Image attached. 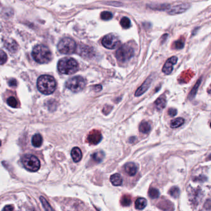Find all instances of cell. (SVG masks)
Wrapping results in <instances>:
<instances>
[{
    "label": "cell",
    "instance_id": "ffe728a7",
    "mask_svg": "<svg viewBox=\"0 0 211 211\" xmlns=\"http://www.w3.org/2000/svg\"><path fill=\"white\" fill-rule=\"evenodd\" d=\"M147 205V201L143 198H139L135 201V208L138 210H143Z\"/></svg>",
    "mask_w": 211,
    "mask_h": 211
},
{
    "label": "cell",
    "instance_id": "9c48e42d",
    "mask_svg": "<svg viewBox=\"0 0 211 211\" xmlns=\"http://www.w3.org/2000/svg\"><path fill=\"white\" fill-rule=\"evenodd\" d=\"M102 140V135L100 130H93L88 134L87 141V142L93 145H96L99 143Z\"/></svg>",
    "mask_w": 211,
    "mask_h": 211
},
{
    "label": "cell",
    "instance_id": "f1b7e54d",
    "mask_svg": "<svg viewBox=\"0 0 211 211\" xmlns=\"http://www.w3.org/2000/svg\"><path fill=\"white\" fill-rule=\"evenodd\" d=\"M120 24L122 26V27L124 28V29H128L131 26V22L128 17H124L122 18V19L120 20Z\"/></svg>",
    "mask_w": 211,
    "mask_h": 211
},
{
    "label": "cell",
    "instance_id": "836d02e7",
    "mask_svg": "<svg viewBox=\"0 0 211 211\" xmlns=\"http://www.w3.org/2000/svg\"><path fill=\"white\" fill-rule=\"evenodd\" d=\"M184 47V41L181 39L175 41L173 44V48L176 49H181Z\"/></svg>",
    "mask_w": 211,
    "mask_h": 211
},
{
    "label": "cell",
    "instance_id": "d4e9b609",
    "mask_svg": "<svg viewBox=\"0 0 211 211\" xmlns=\"http://www.w3.org/2000/svg\"><path fill=\"white\" fill-rule=\"evenodd\" d=\"M201 83V79L199 78L198 80L197 81V82L196 83V84L195 85V86L193 87V88H192V90H191V91L189 94V99L190 100L193 99V98L195 97L196 93H197V91H198V88L199 87Z\"/></svg>",
    "mask_w": 211,
    "mask_h": 211
},
{
    "label": "cell",
    "instance_id": "8992f818",
    "mask_svg": "<svg viewBox=\"0 0 211 211\" xmlns=\"http://www.w3.org/2000/svg\"><path fill=\"white\" fill-rule=\"evenodd\" d=\"M76 43L73 39L64 38L60 40L58 45L59 53L63 54H71L76 51Z\"/></svg>",
    "mask_w": 211,
    "mask_h": 211
},
{
    "label": "cell",
    "instance_id": "30bf717a",
    "mask_svg": "<svg viewBox=\"0 0 211 211\" xmlns=\"http://www.w3.org/2000/svg\"><path fill=\"white\" fill-rule=\"evenodd\" d=\"M190 8V5L187 3H181L173 6L171 9H169L168 13L171 15L179 14L184 13L186 11Z\"/></svg>",
    "mask_w": 211,
    "mask_h": 211
},
{
    "label": "cell",
    "instance_id": "4dcf8cb0",
    "mask_svg": "<svg viewBox=\"0 0 211 211\" xmlns=\"http://www.w3.org/2000/svg\"><path fill=\"white\" fill-rule=\"evenodd\" d=\"M100 17L101 19L103 21H109L113 17V15L111 12L109 11H103L101 13Z\"/></svg>",
    "mask_w": 211,
    "mask_h": 211
},
{
    "label": "cell",
    "instance_id": "74e56055",
    "mask_svg": "<svg viewBox=\"0 0 211 211\" xmlns=\"http://www.w3.org/2000/svg\"><path fill=\"white\" fill-rule=\"evenodd\" d=\"M204 207L206 209L211 210V199H208L206 201V203H204Z\"/></svg>",
    "mask_w": 211,
    "mask_h": 211
},
{
    "label": "cell",
    "instance_id": "ab89813d",
    "mask_svg": "<svg viewBox=\"0 0 211 211\" xmlns=\"http://www.w3.org/2000/svg\"><path fill=\"white\" fill-rule=\"evenodd\" d=\"M98 88H101V85H96L95 88H96V90L97 91H99L100 90V89H98Z\"/></svg>",
    "mask_w": 211,
    "mask_h": 211
},
{
    "label": "cell",
    "instance_id": "5bb4252c",
    "mask_svg": "<svg viewBox=\"0 0 211 211\" xmlns=\"http://www.w3.org/2000/svg\"><path fill=\"white\" fill-rule=\"evenodd\" d=\"M151 82H152V79L149 77L146 80V81L142 84V86L138 88V90L135 93V95L136 96H139L143 95L144 92H146L148 90V89L149 88Z\"/></svg>",
    "mask_w": 211,
    "mask_h": 211
},
{
    "label": "cell",
    "instance_id": "277c9868",
    "mask_svg": "<svg viewBox=\"0 0 211 211\" xmlns=\"http://www.w3.org/2000/svg\"><path fill=\"white\" fill-rule=\"evenodd\" d=\"M21 162L26 170L30 172H36L40 169V162L36 156L32 154H26L21 159Z\"/></svg>",
    "mask_w": 211,
    "mask_h": 211
},
{
    "label": "cell",
    "instance_id": "6da1fadb",
    "mask_svg": "<svg viewBox=\"0 0 211 211\" xmlns=\"http://www.w3.org/2000/svg\"><path fill=\"white\" fill-rule=\"evenodd\" d=\"M38 90L46 95H49L54 92L56 89V82L54 77L48 75L40 76L37 80Z\"/></svg>",
    "mask_w": 211,
    "mask_h": 211
},
{
    "label": "cell",
    "instance_id": "83f0119b",
    "mask_svg": "<svg viewBox=\"0 0 211 211\" xmlns=\"http://www.w3.org/2000/svg\"><path fill=\"white\" fill-rule=\"evenodd\" d=\"M40 199L41 203L42 205H43V208H44V209L46 211H54V209L52 208H51V206H50V204L48 202V201H47L43 196H40Z\"/></svg>",
    "mask_w": 211,
    "mask_h": 211
},
{
    "label": "cell",
    "instance_id": "d6a6232c",
    "mask_svg": "<svg viewBox=\"0 0 211 211\" xmlns=\"http://www.w3.org/2000/svg\"><path fill=\"white\" fill-rule=\"evenodd\" d=\"M151 8L154 10H159V11H165L167 9H169L170 5L166 4H160V5H156L154 6H151Z\"/></svg>",
    "mask_w": 211,
    "mask_h": 211
},
{
    "label": "cell",
    "instance_id": "52a82bcc",
    "mask_svg": "<svg viewBox=\"0 0 211 211\" xmlns=\"http://www.w3.org/2000/svg\"><path fill=\"white\" fill-rule=\"evenodd\" d=\"M86 85L85 79L80 76H76L69 78L65 83V86L73 92L77 93L82 91Z\"/></svg>",
    "mask_w": 211,
    "mask_h": 211
},
{
    "label": "cell",
    "instance_id": "7bdbcfd3",
    "mask_svg": "<svg viewBox=\"0 0 211 211\" xmlns=\"http://www.w3.org/2000/svg\"><path fill=\"white\" fill-rule=\"evenodd\" d=\"M210 128H211V122H210Z\"/></svg>",
    "mask_w": 211,
    "mask_h": 211
},
{
    "label": "cell",
    "instance_id": "e0dca14e",
    "mask_svg": "<svg viewBox=\"0 0 211 211\" xmlns=\"http://www.w3.org/2000/svg\"><path fill=\"white\" fill-rule=\"evenodd\" d=\"M79 53L82 56L88 57V56H92V54L93 53V50L91 48L88 46H80Z\"/></svg>",
    "mask_w": 211,
    "mask_h": 211
},
{
    "label": "cell",
    "instance_id": "603a6c76",
    "mask_svg": "<svg viewBox=\"0 0 211 211\" xmlns=\"http://www.w3.org/2000/svg\"><path fill=\"white\" fill-rule=\"evenodd\" d=\"M156 108L158 111L162 110L166 105V100L164 96H161L157 98L155 102Z\"/></svg>",
    "mask_w": 211,
    "mask_h": 211
},
{
    "label": "cell",
    "instance_id": "484cf974",
    "mask_svg": "<svg viewBox=\"0 0 211 211\" xmlns=\"http://www.w3.org/2000/svg\"><path fill=\"white\" fill-rule=\"evenodd\" d=\"M132 198L130 195H124L122 197L121 200H120V203L122 204V206H125V207H127V206H129L131 204H132Z\"/></svg>",
    "mask_w": 211,
    "mask_h": 211
},
{
    "label": "cell",
    "instance_id": "f546056e",
    "mask_svg": "<svg viewBox=\"0 0 211 211\" xmlns=\"http://www.w3.org/2000/svg\"><path fill=\"white\" fill-rule=\"evenodd\" d=\"M168 194L174 198H177L180 195V189L177 186H173L168 191Z\"/></svg>",
    "mask_w": 211,
    "mask_h": 211
},
{
    "label": "cell",
    "instance_id": "2e32d148",
    "mask_svg": "<svg viewBox=\"0 0 211 211\" xmlns=\"http://www.w3.org/2000/svg\"><path fill=\"white\" fill-rule=\"evenodd\" d=\"M4 46L8 50L10 51L12 53L16 52L18 49V45L16 41L13 40L11 41H6L4 42Z\"/></svg>",
    "mask_w": 211,
    "mask_h": 211
},
{
    "label": "cell",
    "instance_id": "4fadbf2b",
    "mask_svg": "<svg viewBox=\"0 0 211 211\" xmlns=\"http://www.w3.org/2000/svg\"><path fill=\"white\" fill-rule=\"evenodd\" d=\"M138 166L133 162H128L124 166V170L129 176H134L138 171Z\"/></svg>",
    "mask_w": 211,
    "mask_h": 211
},
{
    "label": "cell",
    "instance_id": "3957f363",
    "mask_svg": "<svg viewBox=\"0 0 211 211\" xmlns=\"http://www.w3.org/2000/svg\"><path fill=\"white\" fill-rule=\"evenodd\" d=\"M78 69V64L76 60L71 58H64L59 60L58 70L60 74L72 75Z\"/></svg>",
    "mask_w": 211,
    "mask_h": 211
},
{
    "label": "cell",
    "instance_id": "f35d334b",
    "mask_svg": "<svg viewBox=\"0 0 211 211\" xmlns=\"http://www.w3.org/2000/svg\"><path fill=\"white\" fill-rule=\"evenodd\" d=\"M14 207L12 205H7L4 206V208L3 209L2 211H13Z\"/></svg>",
    "mask_w": 211,
    "mask_h": 211
},
{
    "label": "cell",
    "instance_id": "cb8c5ba5",
    "mask_svg": "<svg viewBox=\"0 0 211 211\" xmlns=\"http://www.w3.org/2000/svg\"><path fill=\"white\" fill-rule=\"evenodd\" d=\"M185 122V120L181 118V117H179V118H177L173 119L170 122V126L172 129H176L178 127H180Z\"/></svg>",
    "mask_w": 211,
    "mask_h": 211
},
{
    "label": "cell",
    "instance_id": "7c38bea8",
    "mask_svg": "<svg viewBox=\"0 0 211 211\" xmlns=\"http://www.w3.org/2000/svg\"><path fill=\"white\" fill-rule=\"evenodd\" d=\"M158 208L164 211H173L174 206L173 203L167 199H162L157 204Z\"/></svg>",
    "mask_w": 211,
    "mask_h": 211
},
{
    "label": "cell",
    "instance_id": "4316f807",
    "mask_svg": "<svg viewBox=\"0 0 211 211\" xmlns=\"http://www.w3.org/2000/svg\"><path fill=\"white\" fill-rule=\"evenodd\" d=\"M148 195L151 199H156L159 198L160 193H159V191L155 188H151L148 191Z\"/></svg>",
    "mask_w": 211,
    "mask_h": 211
},
{
    "label": "cell",
    "instance_id": "d6986e66",
    "mask_svg": "<svg viewBox=\"0 0 211 211\" xmlns=\"http://www.w3.org/2000/svg\"><path fill=\"white\" fill-rule=\"evenodd\" d=\"M110 181L114 186H120L122 184V178L119 173H115L110 177Z\"/></svg>",
    "mask_w": 211,
    "mask_h": 211
},
{
    "label": "cell",
    "instance_id": "ac0fdd59",
    "mask_svg": "<svg viewBox=\"0 0 211 211\" xmlns=\"http://www.w3.org/2000/svg\"><path fill=\"white\" fill-rule=\"evenodd\" d=\"M32 143L34 147L39 148L43 143V138L39 133L35 134L32 138Z\"/></svg>",
    "mask_w": 211,
    "mask_h": 211
},
{
    "label": "cell",
    "instance_id": "ba28073f",
    "mask_svg": "<svg viewBox=\"0 0 211 211\" xmlns=\"http://www.w3.org/2000/svg\"><path fill=\"white\" fill-rule=\"evenodd\" d=\"M101 43L105 48L113 49L119 45V40L115 35L113 34H108L103 37Z\"/></svg>",
    "mask_w": 211,
    "mask_h": 211
},
{
    "label": "cell",
    "instance_id": "8d00e7d4",
    "mask_svg": "<svg viewBox=\"0 0 211 211\" xmlns=\"http://www.w3.org/2000/svg\"><path fill=\"white\" fill-rule=\"evenodd\" d=\"M168 114L171 117H174L177 114V111L176 109H174V108H170L169 109H168Z\"/></svg>",
    "mask_w": 211,
    "mask_h": 211
},
{
    "label": "cell",
    "instance_id": "5b68a950",
    "mask_svg": "<svg viewBox=\"0 0 211 211\" xmlns=\"http://www.w3.org/2000/svg\"><path fill=\"white\" fill-rule=\"evenodd\" d=\"M135 51L132 46L126 44L123 45L117 49L115 56L118 61L125 63L132 58L134 56Z\"/></svg>",
    "mask_w": 211,
    "mask_h": 211
},
{
    "label": "cell",
    "instance_id": "1f68e13d",
    "mask_svg": "<svg viewBox=\"0 0 211 211\" xmlns=\"http://www.w3.org/2000/svg\"><path fill=\"white\" fill-rule=\"evenodd\" d=\"M7 104L12 107H17L18 105V102L14 97L11 96L9 97L7 100Z\"/></svg>",
    "mask_w": 211,
    "mask_h": 211
},
{
    "label": "cell",
    "instance_id": "7a4b0ae2",
    "mask_svg": "<svg viewBox=\"0 0 211 211\" xmlns=\"http://www.w3.org/2000/svg\"><path fill=\"white\" fill-rule=\"evenodd\" d=\"M33 58L39 64L48 63L52 59V53L48 46L38 45L34 47L32 52Z\"/></svg>",
    "mask_w": 211,
    "mask_h": 211
},
{
    "label": "cell",
    "instance_id": "d590c367",
    "mask_svg": "<svg viewBox=\"0 0 211 211\" xmlns=\"http://www.w3.org/2000/svg\"><path fill=\"white\" fill-rule=\"evenodd\" d=\"M8 84L11 87H16L17 85V82L14 78H11L8 82Z\"/></svg>",
    "mask_w": 211,
    "mask_h": 211
},
{
    "label": "cell",
    "instance_id": "e575fe53",
    "mask_svg": "<svg viewBox=\"0 0 211 211\" xmlns=\"http://www.w3.org/2000/svg\"><path fill=\"white\" fill-rule=\"evenodd\" d=\"M8 60V56L6 53L2 49H0V65L6 63Z\"/></svg>",
    "mask_w": 211,
    "mask_h": 211
},
{
    "label": "cell",
    "instance_id": "9a60e30c",
    "mask_svg": "<svg viewBox=\"0 0 211 211\" xmlns=\"http://www.w3.org/2000/svg\"><path fill=\"white\" fill-rule=\"evenodd\" d=\"M71 156L75 162H78L82 158V153L79 148L75 147L71 151Z\"/></svg>",
    "mask_w": 211,
    "mask_h": 211
},
{
    "label": "cell",
    "instance_id": "60d3db41",
    "mask_svg": "<svg viewBox=\"0 0 211 211\" xmlns=\"http://www.w3.org/2000/svg\"><path fill=\"white\" fill-rule=\"evenodd\" d=\"M208 93L210 95H211V84H210V87L208 89Z\"/></svg>",
    "mask_w": 211,
    "mask_h": 211
},
{
    "label": "cell",
    "instance_id": "b9f144b4",
    "mask_svg": "<svg viewBox=\"0 0 211 211\" xmlns=\"http://www.w3.org/2000/svg\"><path fill=\"white\" fill-rule=\"evenodd\" d=\"M1 140H0V146H1Z\"/></svg>",
    "mask_w": 211,
    "mask_h": 211
},
{
    "label": "cell",
    "instance_id": "8fae6325",
    "mask_svg": "<svg viewBox=\"0 0 211 211\" xmlns=\"http://www.w3.org/2000/svg\"><path fill=\"white\" fill-rule=\"evenodd\" d=\"M177 60L178 59L176 56H172L168 59L162 68L163 73L166 75H169L171 74L173 70V65L177 63Z\"/></svg>",
    "mask_w": 211,
    "mask_h": 211
},
{
    "label": "cell",
    "instance_id": "44dd1931",
    "mask_svg": "<svg viewBox=\"0 0 211 211\" xmlns=\"http://www.w3.org/2000/svg\"><path fill=\"white\" fill-rule=\"evenodd\" d=\"M105 157L104 153L102 151H97L93 153L91 156V158L96 163H100L104 159Z\"/></svg>",
    "mask_w": 211,
    "mask_h": 211
},
{
    "label": "cell",
    "instance_id": "7402d4cb",
    "mask_svg": "<svg viewBox=\"0 0 211 211\" xmlns=\"http://www.w3.org/2000/svg\"><path fill=\"white\" fill-rule=\"evenodd\" d=\"M139 130L141 133L147 134L150 132V130H151V125H150V124H149V122H148L143 121L140 125Z\"/></svg>",
    "mask_w": 211,
    "mask_h": 211
}]
</instances>
